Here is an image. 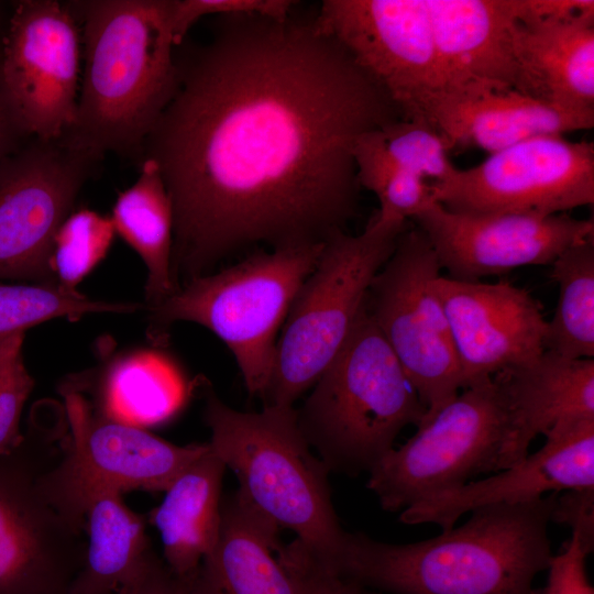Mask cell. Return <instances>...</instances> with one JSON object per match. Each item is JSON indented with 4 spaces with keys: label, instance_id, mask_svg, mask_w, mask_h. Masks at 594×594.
<instances>
[{
    "label": "cell",
    "instance_id": "6da1fadb",
    "mask_svg": "<svg viewBox=\"0 0 594 594\" xmlns=\"http://www.w3.org/2000/svg\"><path fill=\"white\" fill-rule=\"evenodd\" d=\"M213 22L207 42L176 48V87L143 150L172 200L178 288L250 246L345 232L361 189L354 142L402 119L314 18Z\"/></svg>",
    "mask_w": 594,
    "mask_h": 594
},
{
    "label": "cell",
    "instance_id": "7a4b0ae2",
    "mask_svg": "<svg viewBox=\"0 0 594 594\" xmlns=\"http://www.w3.org/2000/svg\"><path fill=\"white\" fill-rule=\"evenodd\" d=\"M559 493L471 512L459 527L405 544L345 531L332 568L391 594H537L552 557L549 524Z\"/></svg>",
    "mask_w": 594,
    "mask_h": 594
},
{
    "label": "cell",
    "instance_id": "3957f363",
    "mask_svg": "<svg viewBox=\"0 0 594 594\" xmlns=\"http://www.w3.org/2000/svg\"><path fill=\"white\" fill-rule=\"evenodd\" d=\"M82 25L85 70L74 121L59 139L100 160L143 158L177 79L169 0L67 2Z\"/></svg>",
    "mask_w": 594,
    "mask_h": 594
},
{
    "label": "cell",
    "instance_id": "277c9868",
    "mask_svg": "<svg viewBox=\"0 0 594 594\" xmlns=\"http://www.w3.org/2000/svg\"><path fill=\"white\" fill-rule=\"evenodd\" d=\"M208 442L239 481L238 493L280 530L289 529L332 566L345 531L336 514L329 469L300 430L294 406L241 411L200 382Z\"/></svg>",
    "mask_w": 594,
    "mask_h": 594
},
{
    "label": "cell",
    "instance_id": "5b68a950",
    "mask_svg": "<svg viewBox=\"0 0 594 594\" xmlns=\"http://www.w3.org/2000/svg\"><path fill=\"white\" fill-rule=\"evenodd\" d=\"M299 408L301 432L329 471L356 474L391 449L426 408L365 305L342 349Z\"/></svg>",
    "mask_w": 594,
    "mask_h": 594
},
{
    "label": "cell",
    "instance_id": "8992f818",
    "mask_svg": "<svg viewBox=\"0 0 594 594\" xmlns=\"http://www.w3.org/2000/svg\"><path fill=\"white\" fill-rule=\"evenodd\" d=\"M324 244L257 252L187 282L146 308L148 337L162 342L179 321L202 326L230 350L250 396L263 398L279 329Z\"/></svg>",
    "mask_w": 594,
    "mask_h": 594
},
{
    "label": "cell",
    "instance_id": "52a82bcc",
    "mask_svg": "<svg viewBox=\"0 0 594 594\" xmlns=\"http://www.w3.org/2000/svg\"><path fill=\"white\" fill-rule=\"evenodd\" d=\"M408 227L373 217L360 234L345 231L326 242L282 327L264 406H294L314 386L348 340L373 278Z\"/></svg>",
    "mask_w": 594,
    "mask_h": 594
},
{
    "label": "cell",
    "instance_id": "ba28073f",
    "mask_svg": "<svg viewBox=\"0 0 594 594\" xmlns=\"http://www.w3.org/2000/svg\"><path fill=\"white\" fill-rule=\"evenodd\" d=\"M57 441L30 420L22 442L0 454V594H68L81 568L85 515L47 476L63 453Z\"/></svg>",
    "mask_w": 594,
    "mask_h": 594
},
{
    "label": "cell",
    "instance_id": "9c48e42d",
    "mask_svg": "<svg viewBox=\"0 0 594 594\" xmlns=\"http://www.w3.org/2000/svg\"><path fill=\"white\" fill-rule=\"evenodd\" d=\"M506 433L501 386L494 377L483 380L425 416L411 438L371 468L367 487L384 510H403L498 471Z\"/></svg>",
    "mask_w": 594,
    "mask_h": 594
},
{
    "label": "cell",
    "instance_id": "30bf717a",
    "mask_svg": "<svg viewBox=\"0 0 594 594\" xmlns=\"http://www.w3.org/2000/svg\"><path fill=\"white\" fill-rule=\"evenodd\" d=\"M441 266L426 235L404 230L365 298L371 317L431 415L462 389L450 326L437 289Z\"/></svg>",
    "mask_w": 594,
    "mask_h": 594
},
{
    "label": "cell",
    "instance_id": "8fae6325",
    "mask_svg": "<svg viewBox=\"0 0 594 594\" xmlns=\"http://www.w3.org/2000/svg\"><path fill=\"white\" fill-rule=\"evenodd\" d=\"M435 202L460 213L552 216L594 202V145L531 138L432 184Z\"/></svg>",
    "mask_w": 594,
    "mask_h": 594
},
{
    "label": "cell",
    "instance_id": "7c38bea8",
    "mask_svg": "<svg viewBox=\"0 0 594 594\" xmlns=\"http://www.w3.org/2000/svg\"><path fill=\"white\" fill-rule=\"evenodd\" d=\"M98 161L32 138L0 163V279L56 284L55 234Z\"/></svg>",
    "mask_w": 594,
    "mask_h": 594
},
{
    "label": "cell",
    "instance_id": "4fadbf2b",
    "mask_svg": "<svg viewBox=\"0 0 594 594\" xmlns=\"http://www.w3.org/2000/svg\"><path fill=\"white\" fill-rule=\"evenodd\" d=\"M61 392L67 432L62 457L48 472V480L84 515L86 499L97 492H165L209 449L208 442L172 443L145 428L99 414L73 388L63 385Z\"/></svg>",
    "mask_w": 594,
    "mask_h": 594
},
{
    "label": "cell",
    "instance_id": "5bb4252c",
    "mask_svg": "<svg viewBox=\"0 0 594 594\" xmlns=\"http://www.w3.org/2000/svg\"><path fill=\"white\" fill-rule=\"evenodd\" d=\"M79 24L55 0H22L0 41V76L23 131L59 140L72 125L78 100Z\"/></svg>",
    "mask_w": 594,
    "mask_h": 594
},
{
    "label": "cell",
    "instance_id": "9a60e30c",
    "mask_svg": "<svg viewBox=\"0 0 594 594\" xmlns=\"http://www.w3.org/2000/svg\"><path fill=\"white\" fill-rule=\"evenodd\" d=\"M314 21L386 92L402 119L417 120L424 103L439 92L425 0H324Z\"/></svg>",
    "mask_w": 594,
    "mask_h": 594
},
{
    "label": "cell",
    "instance_id": "2e32d148",
    "mask_svg": "<svg viewBox=\"0 0 594 594\" xmlns=\"http://www.w3.org/2000/svg\"><path fill=\"white\" fill-rule=\"evenodd\" d=\"M450 278L480 282L528 265H551L566 249L594 238V221L565 213H460L431 204L411 219Z\"/></svg>",
    "mask_w": 594,
    "mask_h": 594
},
{
    "label": "cell",
    "instance_id": "e0dca14e",
    "mask_svg": "<svg viewBox=\"0 0 594 594\" xmlns=\"http://www.w3.org/2000/svg\"><path fill=\"white\" fill-rule=\"evenodd\" d=\"M437 289L450 326L462 389L535 362L544 352L541 302L507 279L465 282L440 276Z\"/></svg>",
    "mask_w": 594,
    "mask_h": 594
},
{
    "label": "cell",
    "instance_id": "ac0fdd59",
    "mask_svg": "<svg viewBox=\"0 0 594 594\" xmlns=\"http://www.w3.org/2000/svg\"><path fill=\"white\" fill-rule=\"evenodd\" d=\"M543 446L499 473L420 501L400 512L406 525L433 524L442 530L492 505H516L551 493L594 488V418L564 421Z\"/></svg>",
    "mask_w": 594,
    "mask_h": 594
},
{
    "label": "cell",
    "instance_id": "d6986e66",
    "mask_svg": "<svg viewBox=\"0 0 594 594\" xmlns=\"http://www.w3.org/2000/svg\"><path fill=\"white\" fill-rule=\"evenodd\" d=\"M514 89L551 106L594 111V10L538 18L516 0Z\"/></svg>",
    "mask_w": 594,
    "mask_h": 594
},
{
    "label": "cell",
    "instance_id": "ffe728a7",
    "mask_svg": "<svg viewBox=\"0 0 594 594\" xmlns=\"http://www.w3.org/2000/svg\"><path fill=\"white\" fill-rule=\"evenodd\" d=\"M425 121L449 151L476 147L495 153L542 135H563L594 125V111L548 105L514 89L436 94L421 107Z\"/></svg>",
    "mask_w": 594,
    "mask_h": 594
},
{
    "label": "cell",
    "instance_id": "44dd1931",
    "mask_svg": "<svg viewBox=\"0 0 594 594\" xmlns=\"http://www.w3.org/2000/svg\"><path fill=\"white\" fill-rule=\"evenodd\" d=\"M425 2L433 32L439 94L514 89L510 31L516 0Z\"/></svg>",
    "mask_w": 594,
    "mask_h": 594
},
{
    "label": "cell",
    "instance_id": "7402d4cb",
    "mask_svg": "<svg viewBox=\"0 0 594 594\" xmlns=\"http://www.w3.org/2000/svg\"><path fill=\"white\" fill-rule=\"evenodd\" d=\"M506 404L507 433L498 471L528 453L531 442L557 425L594 418V359L544 351L535 362L493 376Z\"/></svg>",
    "mask_w": 594,
    "mask_h": 594
},
{
    "label": "cell",
    "instance_id": "603a6c76",
    "mask_svg": "<svg viewBox=\"0 0 594 594\" xmlns=\"http://www.w3.org/2000/svg\"><path fill=\"white\" fill-rule=\"evenodd\" d=\"M280 529L238 492L222 501L215 550L190 578L195 594H299L278 560Z\"/></svg>",
    "mask_w": 594,
    "mask_h": 594
},
{
    "label": "cell",
    "instance_id": "cb8c5ba5",
    "mask_svg": "<svg viewBox=\"0 0 594 594\" xmlns=\"http://www.w3.org/2000/svg\"><path fill=\"white\" fill-rule=\"evenodd\" d=\"M226 469L209 446L175 477L163 502L147 515L160 531L164 562L179 578L194 575L217 546Z\"/></svg>",
    "mask_w": 594,
    "mask_h": 594
},
{
    "label": "cell",
    "instance_id": "d4e9b609",
    "mask_svg": "<svg viewBox=\"0 0 594 594\" xmlns=\"http://www.w3.org/2000/svg\"><path fill=\"white\" fill-rule=\"evenodd\" d=\"M92 381L74 377L64 385L90 393V405L101 415L136 427L169 419L182 406L185 387L175 371L157 355L132 352L108 362Z\"/></svg>",
    "mask_w": 594,
    "mask_h": 594
},
{
    "label": "cell",
    "instance_id": "484cf974",
    "mask_svg": "<svg viewBox=\"0 0 594 594\" xmlns=\"http://www.w3.org/2000/svg\"><path fill=\"white\" fill-rule=\"evenodd\" d=\"M121 495L101 491L86 499V552L68 594H116L153 549L146 517L129 508Z\"/></svg>",
    "mask_w": 594,
    "mask_h": 594
},
{
    "label": "cell",
    "instance_id": "4316f807",
    "mask_svg": "<svg viewBox=\"0 0 594 594\" xmlns=\"http://www.w3.org/2000/svg\"><path fill=\"white\" fill-rule=\"evenodd\" d=\"M119 234L146 271L145 309L177 290L172 273L174 210L158 164L144 157L133 185L119 193L110 216Z\"/></svg>",
    "mask_w": 594,
    "mask_h": 594
},
{
    "label": "cell",
    "instance_id": "83f0119b",
    "mask_svg": "<svg viewBox=\"0 0 594 594\" xmlns=\"http://www.w3.org/2000/svg\"><path fill=\"white\" fill-rule=\"evenodd\" d=\"M550 277L559 298L547 321L544 351L568 359L594 356V238L562 252L551 264Z\"/></svg>",
    "mask_w": 594,
    "mask_h": 594
},
{
    "label": "cell",
    "instance_id": "f1b7e54d",
    "mask_svg": "<svg viewBox=\"0 0 594 594\" xmlns=\"http://www.w3.org/2000/svg\"><path fill=\"white\" fill-rule=\"evenodd\" d=\"M352 152L355 167H393L431 184L446 180L457 169L444 141L425 121L398 119L370 130L356 139Z\"/></svg>",
    "mask_w": 594,
    "mask_h": 594
},
{
    "label": "cell",
    "instance_id": "f546056e",
    "mask_svg": "<svg viewBox=\"0 0 594 594\" xmlns=\"http://www.w3.org/2000/svg\"><path fill=\"white\" fill-rule=\"evenodd\" d=\"M145 308L139 302L92 299L57 284L0 283V346L16 334L55 318L78 320L90 314H132Z\"/></svg>",
    "mask_w": 594,
    "mask_h": 594
},
{
    "label": "cell",
    "instance_id": "4dcf8cb0",
    "mask_svg": "<svg viewBox=\"0 0 594 594\" xmlns=\"http://www.w3.org/2000/svg\"><path fill=\"white\" fill-rule=\"evenodd\" d=\"M114 235L110 216L88 208L72 211L53 241L51 266L56 284L77 290V285L106 257Z\"/></svg>",
    "mask_w": 594,
    "mask_h": 594
},
{
    "label": "cell",
    "instance_id": "1f68e13d",
    "mask_svg": "<svg viewBox=\"0 0 594 594\" xmlns=\"http://www.w3.org/2000/svg\"><path fill=\"white\" fill-rule=\"evenodd\" d=\"M361 188L372 191L380 221H409L435 202L432 184L416 174L387 166L356 167Z\"/></svg>",
    "mask_w": 594,
    "mask_h": 594
},
{
    "label": "cell",
    "instance_id": "d6a6232c",
    "mask_svg": "<svg viewBox=\"0 0 594 594\" xmlns=\"http://www.w3.org/2000/svg\"><path fill=\"white\" fill-rule=\"evenodd\" d=\"M23 340L24 334H16L0 346V454L22 442L21 417L35 385L24 363Z\"/></svg>",
    "mask_w": 594,
    "mask_h": 594
},
{
    "label": "cell",
    "instance_id": "836d02e7",
    "mask_svg": "<svg viewBox=\"0 0 594 594\" xmlns=\"http://www.w3.org/2000/svg\"><path fill=\"white\" fill-rule=\"evenodd\" d=\"M296 1L290 0H169V20L174 40L180 46L190 28L205 16L256 14L287 19Z\"/></svg>",
    "mask_w": 594,
    "mask_h": 594
},
{
    "label": "cell",
    "instance_id": "e575fe53",
    "mask_svg": "<svg viewBox=\"0 0 594 594\" xmlns=\"http://www.w3.org/2000/svg\"><path fill=\"white\" fill-rule=\"evenodd\" d=\"M276 554L294 579L299 594H362L363 587L321 561L297 538L280 543Z\"/></svg>",
    "mask_w": 594,
    "mask_h": 594
},
{
    "label": "cell",
    "instance_id": "d590c367",
    "mask_svg": "<svg viewBox=\"0 0 594 594\" xmlns=\"http://www.w3.org/2000/svg\"><path fill=\"white\" fill-rule=\"evenodd\" d=\"M594 542L572 531L562 549L552 554L546 585L537 594H594L586 571V559Z\"/></svg>",
    "mask_w": 594,
    "mask_h": 594
},
{
    "label": "cell",
    "instance_id": "8d00e7d4",
    "mask_svg": "<svg viewBox=\"0 0 594 594\" xmlns=\"http://www.w3.org/2000/svg\"><path fill=\"white\" fill-rule=\"evenodd\" d=\"M116 594H190L189 578L174 574L152 549L131 579Z\"/></svg>",
    "mask_w": 594,
    "mask_h": 594
},
{
    "label": "cell",
    "instance_id": "74e56055",
    "mask_svg": "<svg viewBox=\"0 0 594 594\" xmlns=\"http://www.w3.org/2000/svg\"><path fill=\"white\" fill-rule=\"evenodd\" d=\"M551 520L564 524L572 531L594 541V488L565 491L562 495L559 493Z\"/></svg>",
    "mask_w": 594,
    "mask_h": 594
},
{
    "label": "cell",
    "instance_id": "f35d334b",
    "mask_svg": "<svg viewBox=\"0 0 594 594\" xmlns=\"http://www.w3.org/2000/svg\"><path fill=\"white\" fill-rule=\"evenodd\" d=\"M30 139L18 121L0 76V163Z\"/></svg>",
    "mask_w": 594,
    "mask_h": 594
},
{
    "label": "cell",
    "instance_id": "ab89813d",
    "mask_svg": "<svg viewBox=\"0 0 594 594\" xmlns=\"http://www.w3.org/2000/svg\"><path fill=\"white\" fill-rule=\"evenodd\" d=\"M362 594H377V593H373V592H367L364 587H363V592Z\"/></svg>",
    "mask_w": 594,
    "mask_h": 594
},
{
    "label": "cell",
    "instance_id": "60d3db41",
    "mask_svg": "<svg viewBox=\"0 0 594 594\" xmlns=\"http://www.w3.org/2000/svg\"><path fill=\"white\" fill-rule=\"evenodd\" d=\"M190 583V582H189ZM190 594H194L193 591H191V587H190Z\"/></svg>",
    "mask_w": 594,
    "mask_h": 594
}]
</instances>
